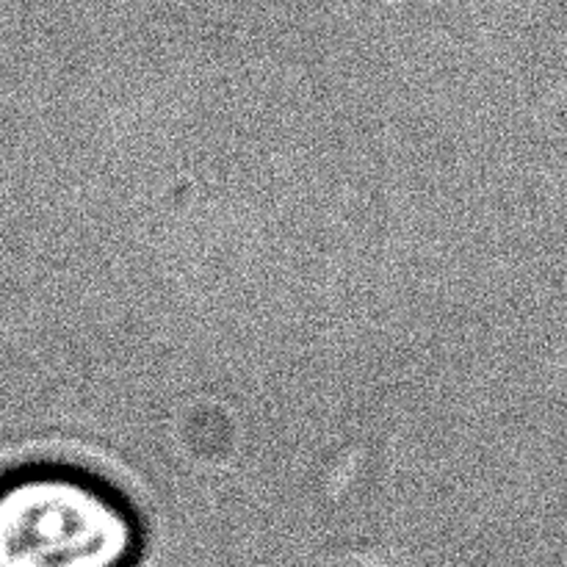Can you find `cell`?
I'll return each mask as SVG.
<instances>
[{
	"instance_id": "1",
	"label": "cell",
	"mask_w": 567,
	"mask_h": 567,
	"mask_svg": "<svg viewBox=\"0 0 567 567\" xmlns=\"http://www.w3.org/2000/svg\"><path fill=\"white\" fill-rule=\"evenodd\" d=\"M133 509L94 476L22 468L0 480V567H136Z\"/></svg>"
}]
</instances>
